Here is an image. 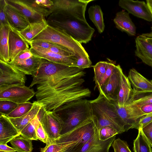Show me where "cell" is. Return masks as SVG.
Returning <instances> with one entry per match:
<instances>
[{
	"label": "cell",
	"instance_id": "6da1fadb",
	"mask_svg": "<svg viewBox=\"0 0 152 152\" xmlns=\"http://www.w3.org/2000/svg\"><path fill=\"white\" fill-rule=\"evenodd\" d=\"M83 70L42 58L29 87L36 85L37 101L46 110L57 113L66 104L91 96L90 90L83 85Z\"/></svg>",
	"mask_w": 152,
	"mask_h": 152
},
{
	"label": "cell",
	"instance_id": "7a4b0ae2",
	"mask_svg": "<svg viewBox=\"0 0 152 152\" xmlns=\"http://www.w3.org/2000/svg\"><path fill=\"white\" fill-rule=\"evenodd\" d=\"M98 129L97 119L93 115L71 131L61 135L55 142L64 148L63 152H79Z\"/></svg>",
	"mask_w": 152,
	"mask_h": 152
},
{
	"label": "cell",
	"instance_id": "3957f363",
	"mask_svg": "<svg viewBox=\"0 0 152 152\" xmlns=\"http://www.w3.org/2000/svg\"><path fill=\"white\" fill-rule=\"evenodd\" d=\"M93 115L96 117L98 130L106 126L111 127L119 134L126 131V125L118 113L114 103L109 101L101 94L89 100Z\"/></svg>",
	"mask_w": 152,
	"mask_h": 152
},
{
	"label": "cell",
	"instance_id": "277c9868",
	"mask_svg": "<svg viewBox=\"0 0 152 152\" xmlns=\"http://www.w3.org/2000/svg\"><path fill=\"white\" fill-rule=\"evenodd\" d=\"M46 20L48 24L63 29L81 44L90 41L95 31L87 21L72 17L50 15Z\"/></svg>",
	"mask_w": 152,
	"mask_h": 152
},
{
	"label": "cell",
	"instance_id": "5b68a950",
	"mask_svg": "<svg viewBox=\"0 0 152 152\" xmlns=\"http://www.w3.org/2000/svg\"><path fill=\"white\" fill-rule=\"evenodd\" d=\"M57 113L64 122L61 135L71 131L93 115L89 101L85 99L64 105Z\"/></svg>",
	"mask_w": 152,
	"mask_h": 152
},
{
	"label": "cell",
	"instance_id": "8992f818",
	"mask_svg": "<svg viewBox=\"0 0 152 152\" xmlns=\"http://www.w3.org/2000/svg\"><path fill=\"white\" fill-rule=\"evenodd\" d=\"M38 41L50 42L60 46L71 52L76 56L89 58L81 44L74 39L64 30L58 27L48 24L31 42Z\"/></svg>",
	"mask_w": 152,
	"mask_h": 152
},
{
	"label": "cell",
	"instance_id": "52a82bcc",
	"mask_svg": "<svg viewBox=\"0 0 152 152\" xmlns=\"http://www.w3.org/2000/svg\"><path fill=\"white\" fill-rule=\"evenodd\" d=\"M49 9L50 15L75 18L86 21L85 13L88 4L94 0H53Z\"/></svg>",
	"mask_w": 152,
	"mask_h": 152
},
{
	"label": "cell",
	"instance_id": "ba28073f",
	"mask_svg": "<svg viewBox=\"0 0 152 152\" xmlns=\"http://www.w3.org/2000/svg\"><path fill=\"white\" fill-rule=\"evenodd\" d=\"M5 1L27 18L30 23L41 21L50 15L48 8L37 4L33 0H5Z\"/></svg>",
	"mask_w": 152,
	"mask_h": 152
},
{
	"label": "cell",
	"instance_id": "9c48e42d",
	"mask_svg": "<svg viewBox=\"0 0 152 152\" xmlns=\"http://www.w3.org/2000/svg\"><path fill=\"white\" fill-rule=\"evenodd\" d=\"M37 115L47 134V143L55 142L61 135L64 124L63 120L58 113L47 111L42 106Z\"/></svg>",
	"mask_w": 152,
	"mask_h": 152
},
{
	"label": "cell",
	"instance_id": "30bf717a",
	"mask_svg": "<svg viewBox=\"0 0 152 152\" xmlns=\"http://www.w3.org/2000/svg\"><path fill=\"white\" fill-rule=\"evenodd\" d=\"M25 75L9 63L0 60V92L12 87L25 86Z\"/></svg>",
	"mask_w": 152,
	"mask_h": 152
},
{
	"label": "cell",
	"instance_id": "8fae6325",
	"mask_svg": "<svg viewBox=\"0 0 152 152\" xmlns=\"http://www.w3.org/2000/svg\"><path fill=\"white\" fill-rule=\"evenodd\" d=\"M122 72L120 65H116L113 74L107 82L97 88L100 94L110 102H116Z\"/></svg>",
	"mask_w": 152,
	"mask_h": 152
},
{
	"label": "cell",
	"instance_id": "7c38bea8",
	"mask_svg": "<svg viewBox=\"0 0 152 152\" xmlns=\"http://www.w3.org/2000/svg\"><path fill=\"white\" fill-rule=\"evenodd\" d=\"M35 95L34 91L25 86H14L0 92V100L20 104L28 102Z\"/></svg>",
	"mask_w": 152,
	"mask_h": 152
},
{
	"label": "cell",
	"instance_id": "4fadbf2b",
	"mask_svg": "<svg viewBox=\"0 0 152 152\" xmlns=\"http://www.w3.org/2000/svg\"><path fill=\"white\" fill-rule=\"evenodd\" d=\"M30 49L34 55L52 62L69 66L76 67L77 58L75 56H64L36 46H30Z\"/></svg>",
	"mask_w": 152,
	"mask_h": 152
},
{
	"label": "cell",
	"instance_id": "5bb4252c",
	"mask_svg": "<svg viewBox=\"0 0 152 152\" xmlns=\"http://www.w3.org/2000/svg\"><path fill=\"white\" fill-rule=\"evenodd\" d=\"M118 4L129 13L149 22L152 20V15L146 3L144 1L120 0Z\"/></svg>",
	"mask_w": 152,
	"mask_h": 152
},
{
	"label": "cell",
	"instance_id": "9a60e30c",
	"mask_svg": "<svg viewBox=\"0 0 152 152\" xmlns=\"http://www.w3.org/2000/svg\"><path fill=\"white\" fill-rule=\"evenodd\" d=\"M8 45L10 62L13 61L20 52L30 48L28 43L20 35L18 31L13 27L9 33Z\"/></svg>",
	"mask_w": 152,
	"mask_h": 152
},
{
	"label": "cell",
	"instance_id": "2e32d148",
	"mask_svg": "<svg viewBox=\"0 0 152 152\" xmlns=\"http://www.w3.org/2000/svg\"><path fill=\"white\" fill-rule=\"evenodd\" d=\"M135 55L152 67V42L142 34L135 39Z\"/></svg>",
	"mask_w": 152,
	"mask_h": 152
},
{
	"label": "cell",
	"instance_id": "e0dca14e",
	"mask_svg": "<svg viewBox=\"0 0 152 152\" xmlns=\"http://www.w3.org/2000/svg\"><path fill=\"white\" fill-rule=\"evenodd\" d=\"M114 136L104 141L99 138L98 129L94 136L82 147L79 152H108L109 148L115 139Z\"/></svg>",
	"mask_w": 152,
	"mask_h": 152
},
{
	"label": "cell",
	"instance_id": "ac0fdd59",
	"mask_svg": "<svg viewBox=\"0 0 152 152\" xmlns=\"http://www.w3.org/2000/svg\"><path fill=\"white\" fill-rule=\"evenodd\" d=\"M4 10L9 23L17 30L20 31L25 29L30 23L27 18L6 3Z\"/></svg>",
	"mask_w": 152,
	"mask_h": 152
},
{
	"label": "cell",
	"instance_id": "d6986e66",
	"mask_svg": "<svg viewBox=\"0 0 152 152\" xmlns=\"http://www.w3.org/2000/svg\"><path fill=\"white\" fill-rule=\"evenodd\" d=\"M42 59V58L33 55L32 57L26 59L8 63L25 75L33 76L38 71L41 64Z\"/></svg>",
	"mask_w": 152,
	"mask_h": 152
},
{
	"label": "cell",
	"instance_id": "ffe728a7",
	"mask_svg": "<svg viewBox=\"0 0 152 152\" xmlns=\"http://www.w3.org/2000/svg\"><path fill=\"white\" fill-rule=\"evenodd\" d=\"M20 134L9 118L0 115V144H7L12 139Z\"/></svg>",
	"mask_w": 152,
	"mask_h": 152
},
{
	"label": "cell",
	"instance_id": "44dd1931",
	"mask_svg": "<svg viewBox=\"0 0 152 152\" xmlns=\"http://www.w3.org/2000/svg\"><path fill=\"white\" fill-rule=\"evenodd\" d=\"M113 21L116 27L121 31L130 36L136 35V26L130 18L129 13L124 10L116 13Z\"/></svg>",
	"mask_w": 152,
	"mask_h": 152
},
{
	"label": "cell",
	"instance_id": "7402d4cb",
	"mask_svg": "<svg viewBox=\"0 0 152 152\" xmlns=\"http://www.w3.org/2000/svg\"><path fill=\"white\" fill-rule=\"evenodd\" d=\"M128 77L134 90L138 91H152V80L146 79L134 69L130 70Z\"/></svg>",
	"mask_w": 152,
	"mask_h": 152
},
{
	"label": "cell",
	"instance_id": "603a6c76",
	"mask_svg": "<svg viewBox=\"0 0 152 152\" xmlns=\"http://www.w3.org/2000/svg\"><path fill=\"white\" fill-rule=\"evenodd\" d=\"M48 25L47 20L45 19L40 21L30 23L26 28L18 32L30 45L32 40L43 30Z\"/></svg>",
	"mask_w": 152,
	"mask_h": 152
},
{
	"label": "cell",
	"instance_id": "cb8c5ba5",
	"mask_svg": "<svg viewBox=\"0 0 152 152\" xmlns=\"http://www.w3.org/2000/svg\"><path fill=\"white\" fill-rule=\"evenodd\" d=\"M31 109L21 117L9 118L16 129L20 132L21 130L37 115L42 105L37 101L33 102Z\"/></svg>",
	"mask_w": 152,
	"mask_h": 152
},
{
	"label": "cell",
	"instance_id": "d4e9b609",
	"mask_svg": "<svg viewBox=\"0 0 152 152\" xmlns=\"http://www.w3.org/2000/svg\"><path fill=\"white\" fill-rule=\"evenodd\" d=\"M10 30L7 25H0V60L10 62L9 53V36Z\"/></svg>",
	"mask_w": 152,
	"mask_h": 152
},
{
	"label": "cell",
	"instance_id": "484cf974",
	"mask_svg": "<svg viewBox=\"0 0 152 152\" xmlns=\"http://www.w3.org/2000/svg\"><path fill=\"white\" fill-rule=\"evenodd\" d=\"M132 89L131 83L128 78L122 72L116 102L120 107H124L128 102Z\"/></svg>",
	"mask_w": 152,
	"mask_h": 152
},
{
	"label": "cell",
	"instance_id": "4316f807",
	"mask_svg": "<svg viewBox=\"0 0 152 152\" xmlns=\"http://www.w3.org/2000/svg\"><path fill=\"white\" fill-rule=\"evenodd\" d=\"M152 103V91H138L132 89L126 104L141 106Z\"/></svg>",
	"mask_w": 152,
	"mask_h": 152
},
{
	"label": "cell",
	"instance_id": "83f0119b",
	"mask_svg": "<svg viewBox=\"0 0 152 152\" xmlns=\"http://www.w3.org/2000/svg\"><path fill=\"white\" fill-rule=\"evenodd\" d=\"M89 17L96 28L98 32L102 33L104 31L105 25L103 13L100 6L98 5H92L88 10Z\"/></svg>",
	"mask_w": 152,
	"mask_h": 152
},
{
	"label": "cell",
	"instance_id": "f1b7e54d",
	"mask_svg": "<svg viewBox=\"0 0 152 152\" xmlns=\"http://www.w3.org/2000/svg\"><path fill=\"white\" fill-rule=\"evenodd\" d=\"M32 140L20 134L12 139L10 142L17 152H32L33 149Z\"/></svg>",
	"mask_w": 152,
	"mask_h": 152
},
{
	"label": "cell",
	"instance_id": "f546056e",
	"mask_svg": "<svg viewBox=\"0 0 152 152\" xmlns=\"http://www.w3.org/2000/svg\"><path fill=\"white\" fill-rule=\"evenodd\" d=\"M133 150L134 152H152V148L141 129L138 130L137 136L134 141Z\"/></svg>",
	"mask_w": 152,
	"mask_h": 152
},
{
	"label": "cell",
	"instance_id": "4dcf8cb0",
	"mask_svg": "<svg viewBox=\"0 0 152 152\" xmlns=\"http://www.w3.org/2000/svg\"><path fill=\"white\" fill-rule=\"evenodd\" d=\"M39 122V120L37 115L21 130L20 132V134L32 140H37L36 129Z\"/></svg>",
	"mask_w": 152,
	"mask_h": 152
},
{
	"label": "cell",
	"instance_id": "1f68e13d",
	"mask_svg": "<svg viewBox=\"0 0 152 152\" xmlns=\"http://www.w3.org/2000/svg\"><path fill=\"white\" fill-rule=\"evenodd\" d=\"M108 62L105 61H99L93 67L94 76V81L96 84V87L99 86L104 76L107 68Z\"/></svg>",
	"mask_w": 152,
	"mask_h": 152
},
{
	"label": "cell",
	"instance_id": "d6a6232c",
	"mask_svg": "<svg viewBox=\"0 0 152 152\" xmlns=\"http://www.w3.org/2000/svg\"><path fill=\"white\" fill-rule=\"evenodd\" d=\"M34 105L29 102L20 104L18 106L6 116L9 118H15L21 117L29 112Z\"/></svg>",
	"mask_w": 152,
	"mask_h": 152
},
{
	"label": "cell",
	"instance_id": "836d02e7",
	"mask_svg": "<svg viewBox=\"0 0 152 152\" xmlns=\"http://www.w3.org/2000/svg\"><path fill=\"white\" fill-rule=\"evenodd\" d=\"M19 104L10 101L0 100V115L6 116L15 109Z\"/></svg>",
	"mask_w": 152,
	"mask_h": 152
},
{
	"label": "cell",
	"instance_id": "e575fe53",
	"mask_svg": "<svg viewBox=\"0 0 152 152\" xmlns=\"http://www.w3.org/2000/svg\"><path fill=\"white\" fill-rule=\"evenodd\" d=\"M98 130L99 138L102 141L106 140L119 134L114 128L108 126H104Z\"/></svg>",
	"mask_w": 152,
	"mask_h": 152
},
{
	"label": "cell",
	"instance_id": "d590c367",
	"mask_svg": "<svg viewBox=\"0 0 152 152\" xmlns=\"http://www.w3.org/2000/svg\"><path fill=\"white\" fill-rule=\"evenodd\" d=\"M111 146L114 152H132L127 142L119 138L115 139Z\"/></svg>",
	"mask_w": 152,
	"mask_h": 152
},
{
	"label": "cell",
	"instance_id": "8d00e7d4",
	"mask_svg": "<svg viewBox=\"0 0 152 152\" xmlns=\"http://www.w3.org/2000/svg\"><path fill=\"white\" fill-rule=\"evenodd\" d=\"M152 121V113L145 115L140 118L131 127L138 130L142 129Z\"/></svg>",
	"mask_w": 152,
	"mask_h": 152
},
{
	"label": "cell",
	"instance_id": "74e56055",
	"mask_svg": "<svg viewBox=\"0 0 152 152\" xmlns=\"http://www.w3.org/2000/svg\"><path fill=\"white\" fill-rule=\"evenodd\" d=\"M46 144L45 147L41 148V152H63L65 151L63 146L56 143Z\"/></svg>",
	"mask_w": 152,
	"mask_h": 152
},
{
	"label": "cell",
	"instance_id": "f35d334b",
	"mask_svg": "<svg viewBox=\"0 0 152 152\" xmlns=\"http://www.w3.org/2000/svg\"><path fill=\"white\" fill-rule=\"evenodd\" d=\"M116 65L112 62H108L107 69L105 74L98 88L104 84L113 74Z\"/></svg>",
	"mask_w": 152,
	"mask_h": 152
},
{
	"label": "cell",
	"instance_id": "ab89813d",
	"mask_svg": "<svg viewBox=\"0 0 152 152\" xmlns=\"http://www.w3.org/2000/svg\"><path fill=\"white\" fill-rule=\"evenodd\" d=\"M77 58L76 67L84 69L92 66V62L89 58L76 56Z\"/></svg>",
	"mask_w": 152,
	"mask_h": 152
},
{
	"label": "cell",
	"instance_id": "60d3db41",
	"mask_svg": "<svg viewBox=\"0 0 152 152\" xmlns=\"http://www.w3.org/2000/svg\"><path fill=\"white\" fill-rule=\"evenodd\" d=\"M36 134L38 140L47 143L48 139V136L40 122L36 129Z\"/></svg>",
	"mask_w": 152,
	"mask_h": 152
},
{
	"label": "cell",
	"instance_id": "b9f144b4",
	"mask_svg": "<svg viewBox=\"0 0 152 152\" xmlns=\"http://www.w3.org/2000/svg\"><path fill=\"white\" fill-rule=\"evenodd\" d=\"M6 4L5 0H0V25H7L9 26L10 28L11 26L8 21L5 12Z\"/></svg>",
	"mask_w": 152,
	"mask_h": 152
},
{
	"label": "cell",
	"instance_id": "7bdbcfd3",
	"mask_svg": "<svg viewBox=\"0 0 152 152\" xmlns=\"http://www.w3.org/2000/svg\"><path fill=\"white\" fill-rule=\"evenodd\" d=\"M33 55L30 48H28L19 53L12 61H17L26 59L32 57Z\"/></svg>",
	"mask_w": 152,
	"mask_h": 152
},
{
	"label": "cell",
	"instance_id": "ee69618b",
	"mask_svg": "<svg viewBox=\"0 0 152 152\" xmlns=\"http://www.w3.org/2000/svg\"><path fill=\"white\" fill-rule=\"evenodd\" d=\"M141 129L152 148V121Z\"/></svg>",
	"mask_w": 152,
	"mask_h": 152
},
{
	"label": "cell",
	"instance_id": "f6af8a7d",
	"mask_svg": "<svg viewBox=\"0 0 152 152\" xmlns=\"http://www.w3.org/2000/svg\"><path fill=\"white\" fill-rule=\"evenodd\" d=\"M136 107H138L143 115L152 113V103L146 104L141 106Z\"/></svg>",
	"mask_w": 152,
	"mask_h": 152
},
{
	"label": "cell",
	"instance_id": "bcb514c9",
	"mask_svg": "<svg viewBox=\"0 0 152 152\" xmlns=\"http://www.w3.org/2000/svg\"><path fill=\"white\" fill-rule=\"evenodd\" d=\"M35 3L37 4L49 9L53 5V2L52 0H34Z\"/></svg>",
	"mask_w": 152,
	"mask_h": 152
},
{
	"label": "cell",
	"instance_id": "7dc6e473",
	"mask_svg": "<svg viewBox=\"0 0 152 152\" xmlns=\"http://www.w3.org/2000/svg\"><path fill=\"white\" fill-rule=\"evenodd\" d=\"M16 150L12 147L8 146L7 144H0V152H15Z\"/></svg>",
	"mask_w": 152,
	"mask_h": 152
},
{
	"label": "cell",
	"instance_id": "c3c4849f",
	"mask_svg": "<svg viewBox=\"0 0 152 152\" xmlns=\"http://www.w3.org/2000/svg\"><path fill=\"white\" fill-rule=\"evenodd\" d=\"M142 34L148 40L152 42V32Z\"/></svg>",
	"mask_w": 152,
	"mask_h": 152
},
{
	"label": "cell",
	"instance_id": "681fc988",
	"mask_svg": "<svg viewBox=\"0 0 152 152\" xmlns=\"http://www.w3.org/2000/svg\"><path fill=\"white\" fill-rule=\"evenodd\" d=\"M146 3L152 15V0H147Z\"/></svg>",
	"mask_w": 152,
	"mask_h": 152
},
{
	"label": "cell",
	"instance_id": "f907efd6",
	"mask_svg": "<svg viewBox=\"0 0 152 152\" xmlns=\"http://www.w3.org/2000/svg\"><path fill=\"white\" fill-rule=\"evenodd\" d=\"M151 29H152V27H151Z\"/></svg>",
	"mask_w": 152,
	"mask_h": 152
},
{
	"label": "cell",
	"instance_id": "816d5d0a",
	"mask_svg": "<svg viewBox=\"0 0 152 152\" xmlns=\"http://www.w3.org/2000/svg\"></svg>",
	"mask_w": 152,
	"mask_h": 152
}]
</instances>
